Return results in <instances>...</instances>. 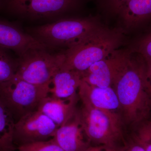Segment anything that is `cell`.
<instances>
[{
  "mask_svg": "<svg viewBox=\"0 0 151 151\" xmlns=\"http://www.w3.org/2000/svg\"><path fill=\"white\" fill-rule=\"evenodd\" d=\"M134 54L131 52L126 66L113 87L124 119L131 124L147 119L151 109L145 60L138 53Z\"/></svg>",
  "mask_w": 151,
  "mask_h": 151,
  "instance_id": "cell-1",
  "label": "cell"
},
{
  "mask_svg": "<svg viewBox=\"0 0 151 151\" xmlns=\"http://www.w3.org/2000/svg\"><path fill=\"white\" fill-rule=\"evenodd\" d=\"M123 38L122 32L118 30L101 27L80 42L64 50L65 60L61 68L83 73L116 50Z\"/></svg>",
  "mask_w": 151,
  "mask_h": 151,
  "instance_id": "cell-2",
  "label": "cell"
},
{
  "mask_svg": "<svg viewBox=\"0 0 151 151\" xmlns=\"http://www.w3.org/2000/svg\"><path fill=\"white\" fill-rule=\"evenodd\" d=\"M102 27L94 17L62 18L29 30L30 35L52 50L69 48Z\"/></svg>",
  "mask_w": 151,
  "mask_h": 151,
  "instance_id": "cell-3",
  "label": "cell"
},
{
  "mask_svg": "<svg viewBox=\"0 0 151 151\" xmlns=\"http://www.w3.org/2000/svg\"><path fill=\"white\" fill-rule=\"evenodd\" d=\"M81 125L92 145H104L117 151L127 146L121 115L82 104L78 110Z\"/></svg>",
  "mask_w": 151,
  "mask_h": 151,
  "instance_id": "cell-4",
  "label": "cell"
},
{
  "mask_svg": "<svg viewBox=\"0 0 151 151\" xmlns=\"http://www.w3.org/2000/svg\"><path fill=\"white\" fill-rule=\"evenodd\" d=\"M50 85H39L25 81L15 74L0 83V98L16 122L27 113L37 110L44 98L48 96Z\"/></svg>",
  "mask_w": 151,
  "mask_h": 151,
  "instance_id": "cell-5",
  "label": "cell"
},
{
  "mask_svg": "<svg viewBox=\"0 0 151 151\" xmlns=\"http://www.w3.org/2000/svg\"><path fill=\"white\" fill-rule=\"evenodd\" d=\"M48 47L30 50L17 58L16 74L25 81L39 85H50L53 76L61 68L64 51L52 52Z\"/></svg>",
  "mask_w": 151,
  "mask_h": 151,
  "instance_id": "cell-6",
  "label": "cell"
},
{
  "mask_svg": "<svg viewBox=\"0 0 151 151\" xmlns=\"http://www.w3.org/2000/svg\"><path fill=\"white\" fill-rule=\"evenodd\" d=\"M89 0H4L3 10L12 16L37 20L62 18L81 10Z\"/></svg>",
  "mask_w": 151,
  "mask_h": 151,
  "instance_id": "cell-7",
  "label": "cell"
},
{
  "mask_svg": "<svg viewBox=\"0 0 151 151\" xmlns=\"http://www.w3.org/2000/svg\"><path fill=\"white\" fill-rule=\"evenodd\" d=\"M58 128L43 113L37 110L32 111L16 122L14 142L19 147L29 143L48 140L53 138Z\"/></svg>",
  "mask_w": 151,
  "mask_h": 151,
  "instance_id": "cell-8",
  "label": "cell"
},
{
  "mask_svg": "<svg viewBox=\"0 0 151 151\" xmlns=\"http://www.w3.org/2000/svg\"><path fill=\"white\" fill-rule=\"evenodd\" d=\"M131 51L115 50L82 73V80L92 86L113 87L127 64Z\"/></svg>",
  "mask_w": 151,
  "mask_h": 151,
  "instance_id": "cell-9",
  "label": "cell"
},
{
  "mask_svg": "<svg viewBox=\"0 0 151 151\" xmlns=\"http://www.w3.org/2000/svg\"><path fill=\"white\" fill-rule=\"evenodd\" d=\"M52 139L64 151H83L92 145L81 125L78 110L58 128Z\"/></svg>",
  "mask_w": 151,
  "mask_h": 151,
  "instance_id": "cell-10",
  "label": "cell"
},
{
  "mask_svg": "<svg viewBox=\"0 0 151 151\" xmlns=\"http://www.w3.org/2000/svg\"><path fill=\"white\" fill-rule=\"evenodd\" d=\"M0 46L14 51L19 57L30 50L44 47L42 44L16 25L1 19Z\"/></svg>",
  "mask_w": 151,
  "mask_h": 151,
  "instance_id": "cell-11",
  "label": "cell"
},
{
  "mask_svg": "<svg viewBox=\"0 0 151 151\" xmlns=\"http://www.w3.org/2000/svg\"><path fill=\"white\" fill-rule=\"evenodd\" d=\"M78 94L82 104L108 111H121L118 96L113 87H97L82 81Z\"/></svg>",
  "mask_w": 151,
  "mask_h": 151,
  "instance_id": "cell-12",
  "label": "cell"
},
{
  "mask_svg": "<svg viewBox=\"0 0 151 151\" xmlns=\"http://www.w3.org/2000/svg\"><path fill=\"white\" fill-rule=\"evenodd\" d=\"M78 99V93L66 99L47 96L41 101L37 110L59 127L70 120L76 113Z\"/></svg>",
  "mask_w": 151,
  "mask_h": 151,
  "instance_id": "cell-13",
  "label": "cell"
},
{
  "mask_svg": "<svg viewBox=\"0 0 151 151\" xmlns=\"http://www.w3.org/2000/svg\"><path fill=\"white\" fill-rule=\"evenodd\" d=\"M82 73L76 70L60 68L53 76L51 80L53 84L50 87L52 96L66 99L77 94L76 91L82 82Z\"/></svg>",
  "mask_w": 151,
  "mask_h": 151,
  "instance_id": "cell-14",
  "label": "cell"
},
{
  "mask_svg": "<svg viewBox=\"0 0 151 151\" xmlns=\"http://www.w3.org/2000/svg\"><path fill=\"white\" fill-rule=\"evenodd\" d=\"M119 16L127 27L136 26L151 17V0H131Z\"/></svg>",
  "mask_w": 151,
  "mask_h": 151,
  "instance_id": "cell-15",
  "label": "cell"
},
{
  "mask_svg": "<svg viewBox=\"0 0 151 151\" xmlns=\"http://www.w3.org/2000/svg\"><path fill=\"white\" fill-rule=\"evenodd\" d=\"M16 122L12 114L0 98V151H15L14 130Z\"/></svg>",
  "mask_w": 151,
  "mask_h": 151,
  "instance_id": "cell-16",
  "label": "cell"
},
{
  "mask_svg": "<svg viewBox=\"0 0 151 151\" xmlns=\"http://www.w3.org/2000/svg\"><path fill=\"white\" fill-rule=\"evenodd\" d=\"M9 50L0 46V83L11 79L16 73L17 58L15 59Z\"/></svg>",
  "mask_w": 151,
  "mask_h": 151,
  "instance_id": "cell-17",
  "label": "cell"
},
{
  "mask_svg": "<svg viewBox=\"0 0 151 151\" xmlns=\"http://www.w3.org/2000/svg\"><path fill=\"white\" fill-rule=\"evenodd\" d=\"M100 10L108 15H119L131 0H96Z\"/></svg>",
  "mask_w": 151,
  "mask_h": 151,
  "instance_id": "cell-18",
  "label": "cell"
},
{
  "mask_svg": "<svg viewBox=\"0 0 151 151\" xmlns=\"http://www.w3.org/2000/svg\"><path fill=\"white\" fill-rule=\"evenodd\" d=\"M18 151H64L52 139L22 145L17 147Z\"/></svg>",
  "mask_w": 151,
  "mask_h": 151,
  "instance_id": "cell-19",
  "label": "cell"
},
{
  "mask_svg": "<svg viewBox=\"0 0 151 151\" xmlns=\"http://www.w3.org/2000/svg\"><path fill=\"white\" fill-rule=\"evenodd\" d=\"M134 52L145 60H151V33L139 42Z\"/></svg>",
  "mask_w": 151,
  "mask_h": 151,
  "instance_id": "cell-20",
  "label": "cell"
},
{
  "mask_svg": "<svg viewBox=\"0 0 151 151\" xmlns=\"http://www.w3.org/2000/svg\"><path fill=\"white\" fill-rule=\"evenodd\" d=\"M134 137L139 139L151 143V122H148L141 127Z\"/></svg>",
  "mask_w": 151,
  "mask_h": 151,
  "instance_id": "cell-21",
  "label": "cell"
},
{
  "mask_svg": "<svg viewBox=\"0 0 151 151\" xmlns=\"http://www.w3.org/2000/svg\"><path fill=\"white\" fill-rule=\"evenodd\" d=\"M123 151H146L139 143L132 139L127 143V146Z\"/></svg>",
  "mask_w": 151,
  "mask_h": 151,
  "instance_id": "cell-22",
  "label": "cell"
},
{
  "mask_svg": "<svg viewBox=\"0 0 151 151\" xmlns=\"http://www.w3.org/2000/svg\"><path fill=\"white\" fill-rule=\"evenodd\" d=\"M122 150V151H123ZM83 151H117L104 145H91Z\"/></svg>",
  "mask_w": 151,
  "mask_h": 151,
  "instance_id": "cell-23",
  "label": "cell"
},
{
  "mask_svg": "<svg viewBox=\"0 0 151 151\" xmlns=\"http://www.w3.org/2000/svg\"><path fill=\"white\" fill-rule=\"evenodd\" d=\"M145 60L146 63L147 77L148 81L149 92L151 99V60Z\"/></svg>",
  "mask_w": 151,
  "mask_h": 151,
  "instance_id": "cell-24",
  "label": "cell"
},
{
  "mask_svg": "<svg viewBox=\"0 0 151 151\" xmlns=\"http://www.w3.org/2000/svg\"><path fill=\"white\" fill-rule=\"evenodd\" d=\"M133 139L138 142V143H139L141 145L144 147L146 151H151V143L139 139L134 137H133Z\"/></svg>",
  "mask_w": 151,
  "mask_h": 151,
  "instance_id": "cell-25",
  "label": "cell"
},
{
  "mask_svg": "<svg viewBox=\"0 0 151 151\" xmlns=\"http://www.w3.org/2000/svg\"><path fill=\"white\" fill-rule=\"evenodd\" d=\"M4 0H0V11L3 10Z\"/></svg>",
  "mask_w": 151,
  "mask_h": 151,
  "instance_id": "cell-26",
  "label": "cell"
}]
</instances>
